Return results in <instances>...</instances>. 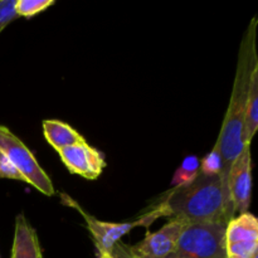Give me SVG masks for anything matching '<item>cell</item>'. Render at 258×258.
<instances>
[{"label":"cell","instance_id":"1","mask_svg":"<svg viewBox=\"0 0 258 258\" xmlns=\"http://www.w3.org/2000/svg\"><path fill=\"white\" fill-rule=\"evenodd\" d=\"M169 217L185 223H226L234 218V211L221 175H204L190 184L173 188L166 198L136 226L153 223L156 218Z\"/></svg>","mask_w":258,"mask_h":258},{"label":"cell","instance_id":"2","mask_svg":"<svg viewBox=\"0 0 258 258\" xmlns=\"http://www.w3.org/2000/svg\"><path fill=\"white\" fill-rule=\"evenodd\" d=\"M256 29L257 19L253 18L249 27L247 28L243 39H242L231 101H229L228 108H227L221 134H219L218 140L214 145L221 154L222 164H223L221 178L223 180L224 188L227 189V191H228L227 180H228L229 169L244 148L243 140H242L244 111H246L247 98H248L249 86H251L252 73L258 66Z\"/></svg>","mask_w":258,"mask_h":258},{"label":"cell","instance_id":"3","mask_svg":"<svg viewBox=\"0 0 258 258\" xmlns=\"http://www.w3.org/2000/svg\"><path fill=\"white\" fill-rule=\"evenodd\" d=\"M226 223H186L170 258H227Z\"/></svg>","mask_w":258,"mask_h":258},{"label":"cell","instance_id":"4","mask_svg":"<svg viewBox=\"0 0 258 258\" xmlns=\"http://www.w3.org/2000/svg\"><path fill=\"white\" fill-rule=\"evenodd\" d=\"M0 150L9 158L27 183L32 184L44 196H54L55 190L52 180L39 165L32 151L18 136L3 125H0Z\"/></svg>","mask_w":258,"mask_h":258},{"label":"cell","instance_id":"5","mask_svg":"<svg viewBox=\"0 0 258 258\" xmlns=\"http://www.w3.org/2000/svg\"><path fill=\"white\" fill-rule=\"evenodd\" d=\"M228 196L234 213H247L251 206L252 159L251 145H244L238 158L233 161L228 173Z\"/></svg>","mask_w":258,"mask_h":258},{"label":"cell","instance_id":"6","mask_svg":"<svg viewBox=\"0 0 258 258\" xmlns=\"http://www.w3.org/2000/svg\"><path fill=\"white\" fill-rule=\"evenodd\" d=\"M58 154L70 173L88 180L97 179L106 168L103 154L88 145L87 141L62 149L58 151Z\"/></svg>","mask_w":258,"mask_h":258},{"label":"cell","instance_id":"7","mask_svg":"<svg viewBox=\"0 0 258 258\" xmlns=\"http://www.w3.org/2000/svg\"><path fill=\"white\" fill-rule=\"evenodd\" d=\"M185 224V222L170 219L158 232L146 233L140 243L130 246L131 251L139 258H170L175 252L176 242Z\"/></svg>","mask_w":258,"mask_h":258},{"label":"cell","instance_id":"8","mask_svg":"<svg viewBox=\"0 0 258 258\" xmlns=\"http://www.w3.org/2000/svg\"><path fill=\"white\" fill-rule=\"evenodd\" d=\"M63 198L66 199V202L68 204L75 207L82 214V217L86 221V224L88 227V231H90L93 242H95L97 252H108L110 253L112 247L117 242H120V239L126 233H128L134 227H136L135 222L134 223H111V222H102L100 219L95 218L93 216H91V214L86 213L71 198H68V197H63Z\"/></svg>","mask_w":258,"mask_h":258},{"label":"cell","instance_id":"9","mask_svg":"<svg viewBox=\"0 0 258 258\" xmlns=\"http://www.w3.org/2000/svg\"><path fill=\"white\" fill-rule=\"evenodd\" d=\"M12 258H43L37 232L30 226L24 214H19L15 218Z\"/></svg>","mask_w":258,"mask_h":258},{"label":"cell","instance_id":"10","mask_svg":"<svg viewBox=\"0 0 258 258\" xmlns=\"http://www.w3.org/2000/svg\"><path fill=\"white\" fill-rule=\"evenodd\" d=\"M43 134L48 144L57 151L86 141L77 130L59 120L43 121Z\"/></svg>","mask_w":258,"mask_h":258},{"label":"cell","instance_id":"11","mask_svg":"<svg viewBox=\"0 0 258 258\" xmlns=\"http://www.w3.org/2000/svg\"><path fill=\"white\" fill-rule=\"evenodd\" d=\"M239 242H258V221L249 212L234 217L227 224L226 244Z\"/></svg>","mask_w":258,"mask_h":258},{"label":"cell","instance_id":"12","mask_svg":"<svg viewBox=\"0 0 258 258\" xmlns=\"http://www.w3.org/2000/svg\"><path fill=\"white\" fill-rule=\"evenodd\" d=\"M258 127V66L254 68L249 86L248 98H247L246 111H244L243 122V140L244 145H251L252 139Z\"/></svg>","mask_w":258,"mask_h":258},{"label":"cell","instance_id":"13","mask_svg":"<svg viewBox=\"0 0 258 258\" xmlns=\"http://www.w3.org/2000/svg\"><path fill=\"white\" fill-rule=\"evenodd\" d=\"M201 174V160L197 156H186L173 176V186H184L196 180Z\"/></svg>","mask_w":258,"mask_h":258},{"label":"cell","instance_id":"14","mask_svg":"<svg viewBox=\"0 0 258 258\" xmlns=\"http://www.w3.org/2000/svg\"><path fill=\"white\" fill-rule=\"evenodd\" d=\"M54 4V0H17L15 12L18 17L32 18Z\"/></svg>","mask_w":258,"mask_h":258},{"label":"cell","instance_id":"15","mask_svg":"<svg viewBox=\"0 0 258 258\" xmlns=\"http://www.w3.org/2000/svg\"><path fill=\"white\" fill-rule=\"evenodd\" d=\"M223 170L221 154L214 146L213 150L201 161V173L204 175H221Z\"/></svg>","mask_w":258,"mask_h":258},{"label":"cell","instance_id":"16","mask_svg":"<svg viewBox=\"0 0 258 258\" xmlns=\"http://www.w3.org/2000/svg\"><path fill=\"white\" fill-rule=\"evenodd\" d=\"M227 256L251 258L258 252V242H239L226 244Z\"/></svg>","mask_w":258,"mask_h":258},{"label":"cell","instance_id":"17","mask_svg":"<svg viewBox=\"0 0 258 258\" xmlns=\"http://www.w3.org/2000/svg\"><path fill=\"white\" fill-rule=\"evenodd\" d=\"M0 179H13V180L27 183L24 176L18 171V169L13 165L9 158L2 150H0Z\"/></svg>","mask_w":258,"mask_h":258},{"label":"cell","instance_id":"18","mask_svg":"<svg viewBox=\"0 0 258 258\" xmlns=\"http://www.w3.org/2000/svg\"><path fill=\"white\" fill-rule=\"evenodd\" d=\"M15 4L17 0H0V33L9 23L18 18Z\"/></svg>","mask_w":258,"mask_h":258},{"label":"cell","instance_id":"19","mask_svg":"<svg viewBox=\"0 0 258 258\" xmlns=\"http://www.w3.org/2000/svg\"><path fill=\"white\" fill-rule=\"evenodd\" d=\"M110 253L113 258H139L133 253L130 246L122 243V242H117V243L112 247Z\"/></svg>","mask_w":258,"mask_h":258},{"label":"cell","instance_id":"20","mask_svg":"<svg viewBox=\"0 0 258 258\" xmlns=\"http://www.w3.org/2000/svg\"><path fill=\"white\" fill-rule=\"evenodd\" d=\"M97 258H113L108 252H97Z\"/></svg>","mask_w":258,"mask_h":258},{"label":"cell","instance_id":"21","mask_svg":"<svg viewBox=\"0 0 258 258\" xmlns=\"http://www.w3.org/2000/svg\"><path fill=\"white\" fill-rule=\"evenodd\" d=\"M227 258H243V257H236V256H227Z\"/></svg>","mask_w":258,"mask_h":258}]
</instances>
